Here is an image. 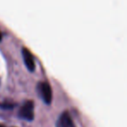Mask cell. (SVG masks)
<instances>
[{
	"label": "cell",
	"instance_id": "1",
	"mask_svg": "<svg viewBox=\"0 0 127 127\" xmlns=\"http://www.w3.org/2000/svg\"><path fill=\"white\" fill-rule=\"evenodd\" d=\"M37 92L42 100L46 104H50L52 100V92L50 85L46 82H40L37 85Z\"/></svg>",
	"mask_w": 127,
	"mask_h": 127
},
{
	"label": "cell",
	"instance_id": "2",
	"mask_svg": "<svg viewBox=\"0 0 127 127\" xmlns=\"http://www.w3.org/2000/svg\"><path fill=\"white\" fill-rule=\"evenodd\" d=\"M18 115L21 118L32 121L34 118V103L32 101H26L19 110Z\"/></svg>",
	"mask_w": 127,
	"mask_h": 127
},
{
	"label": "cell",
	"instance_id": "3",
	"mask_svg": "<svg viewBox=\"0 0 127 127\" xmlns=\"http://www.w3.org/2000/svg\"><path fill=\"white\" fill-rule=\"evenodd\" d=\"M22 57H23L25 64L27 67V69H28V71H31V72L35 71L36 65H35V62H34L33 56H32V52L27 48L25 47L22 48Z\"/></svg>",
	"mask_w": 127,
	"mask_h": 127
},
{
	"label": "cell",
	"instance_id": "4",
	"mask_svg": "<svg viewBox=\"0 0 127 127\" xmlns=\"http://www.w3.org/2000/svg\"><path fill=\"white\" fill-rule=\"evenodd\" d=\"M72 121H71L70 115L67 111L63 112L57 121L56 127H71L72 126Z\"/></svg>",
	"mask_w": 127,
	"mask_h": 127
},
{
	"label": "cell",
	"instance_id": "5",
	"mask_svg": "<svg viewBox=\"0 0 127 127\" xmlns=\"http://www.w3.org/2000/svg\"><path fill=\"white\" fill-rule=\"evenodd\" d=\"M2 38H3V37H2V33L0 32V41L2 40Z\"/></svg>",
	"mask_w": 127,
	"mask_h": 127
},
{
	"label": "cell",
	"instance_id": "6",
	"mask_svg": "<svg viewBox=\"0 0 127 127\" xmlns=\"http://www.w3.org/2000/svg\"><path fill=\"white\" fill-rule=\"evenodd\" d=\"M0 127H4V125H0Z\"/></svg>",
	"mask_w": 127,
	"mask_h": 127
}]
</instances>
